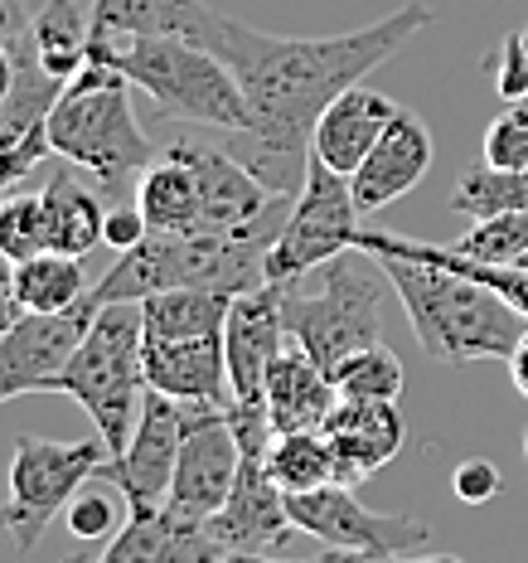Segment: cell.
I'll return each instance as SVG.
<instances>
[{"label":"cell","instance_id":"31","mask_svg":"<svg viewBox=\"0 0 528 563\" xmlns=\"http://www.w3.org/2000/svg\"><path fill=\"white\" fill-rule=\"evenodd\" d=\"M490 78H495V92L504 102L528 98V44H524V34H509V40L499 44V54L490 58Z\"/></svg>","mask_w":528,"mask_h":563},{"label":"cell","instance_id":"10","mask_svg":"<svg viewBox=\"0 0 528 563\" xmlns=\"http://www.w3.org/2000/svg\"><path fill=\"white\" fill-rule=\"evenodd\" d=\"M180 442H184V404L146 389L132 442H126L122 456H108V462H102L98 481H108V486L122 490V500H126L132 515L160 510L166 496H170L175 462H180Z\"/></svg>","mask_w":528,"mask_h":563},{"label":"cell","instance_id":"34","mask_svg":"<svg viewBox=\"0 0 528 563\" xmlns=\"http://www.w3.org/2000/svg\"><path fill=\"white\" fill-rule=\"evenodd\" d=\"M150 233L146 224V214H141V205L136 199H122V205H108V229H102V243L116 253H126V249H136L141 239Z\"/></svg>","mask_w":528,"mask_h":563},{"label":"cell","instance_id":"12","mask_svg":"<svg viewBox=\"0 0 528 563\" xmlns=\"http://www.w3.org/2000/svg\"><path fill=\"white\" fill-rule=\"evenodd\" d=\"M92 316H98V301L83 297L68 311H25L10 335H0V404L20 394H44L49 379L68 365V355L78 350V340L88 335Z\"/></svg>","mask_w":528,"mask_h":563},{"label":"cell","instance_id":"19","mask_svg":"<svg viewBox=\"0 0 528 563\" xmlns=\"http://www.w3.org/2000/svg\"><path fill=\"white\" fill-rule=\"evenodd\" d=\"M218 554L223 544L209 525H184L166 510H150V515H132L112 534L108 554L98 563H209Z\"/></svg>","mask_w":528,"mask_h":563},{"label":"cell","instance_id":"37","mask_svg":"<svg viewBox=\"0 0 528 563\" xmlns=\"http://www.w3.org/2000/svg\"><path fill=\"white\" fill-rule=\"evenodd\" d=\"M209 563H335V549H330V554H321V559H272V554H243V549H223V554L209 559Z\"/></svg>","mask_w":528,"mask_h":563},{"label":"cell","instance_id":"27","mask_svg":"<svg viewBox=\"0 0 528 563\" xmlns=\"http://www.w3.org/2000/svg\"><path fill=\"white\" fill-rule=\"evenodd\" d=\"M330 379H335L339 398H373V404H397L403 389H407L403 360H397L383 340H379V345L355 350V355H345L330 369Z\"/></svg>","mask_w":528,"mask_h":563},{"label":"cell","instance_id":"8","mask_svg":"<svg viewBox=\"0 0 528 563\" xmlns=\"http://www.w3.org/2000/svg\"><path fill=\"white\" fill-rule=\"evenodd\" d=\"M359 224L363 214L355 205V190H349V175L311 156L306 185H301L296 205L287 214V229L277 233L272 257H267V282H296L315 267H325L330 257L349 253Z\"/></svg>","mask_w":528,"mask_h":563},{"label":"cell","instance_id":"24","mask_svg":"<svg viewBox=\"0 0 528 563\" xmlns=\"http://www.w3.org/2000/svg\"><path fill=\"white\" fill-rule=\"evenodd\" d=\"M267 472L287 496H306L321 486H339V466L325 432H281L267 448Z\"/></svg>","mask_w":528,"mask_h":563},{"label":"cell","instance_id":"28","mask_svg":"<svg viewBox=\"0 0 528 563\" xmlns=\"http://www.w3.org/2000/svg\"><path fill=\"white\" fill-rule=\"evenodd\" d=\"M456 253L475 257V263H499L514 267L528 253V209H514V214H495V219H475L461 239L451 243Z\"/></svg>","mask_w":528,"mask_h":563},{"label":"cell","instance_id":"40","mask_svg":"<svg viewBox=\"0 0 528 563\" xmlns=\"http://www.w3.org/2000/svg\"><path fill=\"white\" fill-rule=\"evenodd\" d=\"M335 563H393V559L373 554V549H335Z\"/></svg>","mask_w":528,"mask_h":563},{"label":"cell","instance_id":"5","mask_svg":"<svg viewBox=\"0 0 528 563\" xmlns=\"http://www.w3.org/2000/svg\"><path fill=\"white\" fill-rule=\"evenodd\" d=\"M44 394H64L92 418L108 456H122L136 432L141 398H146V325L141 301L98 307L88 335L68 355V365L49 379Z\"/></svg>","mask_w":528,"mask_h":563},{"label":"cell","instance_id":"25","mask_svg":"<svg viewBox=\"0 0 528 563\" xmlns=\"http://www.w3.org/2000/svg\"><path fill=\"white\" fill-rule=\"evenodd\" d=\"M204 20V0H98V25L112 34H184V40H199Z\"/></svg>","mask_w":528,"mask_h":563},{"label":"cell","instance_id":"30","mask_svg":"<svg viewBox=\"0 0 528 563\" xmlns=\"http://www.w3.org/2000/svg\"><path fill=\"white\" fill-rule=\"evenodd\" d=\"M485 161L499 170H528V108L524 102H509L485 126Z\"/></svg>","mask_w":528,"mask_h":563},{"label":"cell","instance_id":"1","mask_svg":"<svg viewBox=\"0 0 528 563\" xmlns=\"http://www.w3.org/2000/svg\"><path fill=\"white\" fill-rule=\"evenodd\" d=\"M431 25V10L413 5L373 20L363 30L345 34H267L233 15L209 10L199 44L214 49L233 68L243 98H248V132H209L223 151L248 166L272 195H301L311 170V136L321 112L339 92L383 68L393 54H403L422 30Z\"/></svg>","mask_w":528,"mask_h":563},{"label":"cell","instance_id":"11","mask_svg":"<svg viewBox=\"0 0 528 563\" xmlns=\"http://www.w3.org/2000/svg\"><path fill=\"white\" fill-rule=\"evenodd\" d=\"M287 515L301 534L330 549H373V554H407L427 544V525L413 515H379L355 496V486H321L306 496H287Z\"/></svg>","mask_w":528,"mask_h":563},{"label":"cell","instance_id":"41","mask_svg":"<svg viewBox=\"0 0 528 563\" xmlns=\"http://www.w3.org/2000/svg\"><path fill=\"white\" fill-rule=\"evenodd\" d=\"M397 563H465V559H456V554H417V559H397Z\"/></svg>","mask_w":528,"mask_h":563},{"label":"cell","instance_id":"22","mask_svg":"<svg viewBox=\"0 0 528 563\" xmlns=\"http://www.w3.org/2000/svg\"><path fill=\"white\" fill-rule=\"evenodd\" d=\"M136 205H141V214H146V224L160 229V233L199 229V219H204V209H199V180H194V170L184 166L175 151H166V146H160L156 166L141 175Z\"/></svg>","mask_w":528,"mask_h":563},{"label":"cell","instance_id":"35","mask_svg":"<svg viewBox=\"0 0 528 563\" xmlns=\"http://www.w3.org/2000/svg\"><path fill=\"white\" fill-rule=\"evenodd\" d=\"M0 44L15 54L30 49V20H25V0H0Z\"/></svg>","mask_w":528,"mask_h":563},{"label":"cell","instance_id":"44","mask_svg":"<svg viewBox=\"0 0 528 563\" xmlns=\"http://www.w3.org/2000/svg\"><path fill=\"white\" fill-rule=\"evenodd\" d=\"M519 34H524V44H528V30H519Z\"/></svg>","mask_w":528,"mask_h":563},{"label":"cell","instance_id":"39","mask_svg":"<svg viewBox=\"0 0 528 563\" xmlns=\"http://www.w3.org/2000/svg\"><path fill=\"white\" fill-rule=\"evenodd\" d=\"M504 365H509V379H514V389H519V394L528 398V331H524V340H519V345H514V355L504 360Z\"/></svg>","mask_w":528,"mask_h":563},{"label":"cell","instance_id":"21","mask_svg":"<svg viewBox=\"0 0 528 563\" xmlns=\"http://www.w3.org/2000/svg\"><path fill=\"white\" fill-rule=\"evenodd\" d=\"M92 30H98V0H44L30 25V49L44 74L68 84L88 64Z\"/></svg>","mask_w":528,"mask_h":563},{"label":"cell","instance_id":"18","mask_svg":"<svg viewBox=\"0 0 528 563\" xmlns=\"http://www.w3.org/2000/svg\"><path fill=\"white\" fill-rule=\"evenodd\" d=\"M262 404H267V422L281 438V432H321L330 408L339 404V394H335L330 369L315 365L296 340H287V350L277 355L272 374H267Z\"/></svg>","mask_w":528,"mask_h":563},{"label":"cell","instance_id":"4","mask_svg":"<svg viewBox=\"0 0 528 563\" xmlns=\"http://www.w3.org/2000/svg\"><path fill=\"white\" fill-rule=\"evenodd\" d=\"M166 117L199 132H248V98L214 49L184 34H112L92 30V49Z\"/></svg>","mask_w":528,"mask_h":563},{"label":"cell","instance_id":"23","mask_svg":"<svg viewBox=\"0 0 528 563\" xmlns=\"http://www.w3.org/2000/svg\"><path fill=\"white\" fill-rule=\"evenodd\" d=\"M10 282H15V301L20 311H68L88 297V277L78 267V257H64V253H34L25 263L10 267Z\"/></svg>","mask_w":528,"mask_h":563},{"label":"cell","instance_id":"38","mask_svg":"<svg viewBox=\"0 0 528 563\" xmlns=\"http://www.w3.org/2000/svg\"><path fill=\"white\" fill-rule=\"evenodd\" d=\"M15 84H20V58H15V49L0 44V112H5V102L15 98Z\"/></svg>","mask_w":528,"mask_h":563},{"label":"cell","instance_id":"32","mask_svg":"<svg viewBox=\"0 0 528 563\" xmlns=\"http://www.w3.org/2000/svg\"><path fill=\"white\" fill-rule=\"evenodd\" d=\"M68 515V534L74 539H108L116 534V506L108 490H88V496H74Z\"/></svg>","mask_w":528,"mask_h":563},{"label":"cell","instance_id":"36","mask_svg":"<svg viewBox=\"0 0 528 563\" xmlns=\"http://www.w3.org/2000/svg\"><path fill=\"white\" fill-rule=\"evenodd\" d=\"M20 301H15V282H10V263L0 257V335H10V325L20 321Z\"/></svg>","mask_w":528,"mask_h":563},{"label":"cell","instance_id":"16","mask_svg":"<svg viewBox=\"0 0 528 563\" xmlns=\"http://www.w3.org/2000/svg\"><path fill=\"white\" fill-rule=\"evenodd\" d=\"M325 438H330L339 486H359L379 466H389L407 442V422L397 404H373V398H339L325 418Z\"/></svg>","mask_w":528,"mask_h":563},{"label":"cell","instance_id":"20","mask_svg":"<svg viewBox=\"0 0 528 563\" xmlns=\"http://www.w3.org/2000/svg\"><path fill=\"white\" fill-rule=\"evenodd\" d=\"M44 224H49V253L64 257H83L102 243V229H108V199L102 190H88L78 180V170H54L44 180Z\"/></svg>","mask_w":528,"mask_h":563},{"label":"cell","instance_id":"42","mask_svg":"<svg viewBox=\"0 0 528 563\" xmlns=\"http://www.w3.org/2000/svg\"><path fill=\"white\" fill-rule=\"evenodd\" d=\"M514 267H524V273H528V253H524V257H519V263H514Z\"/></svg>","mask_w":528,"mask_h":563},{"label":"cell","instance_id":"14","mask_svg":"<svg viewBox=\"0 0 528 563\" xmlns=\"http://www.w3.org/2000/svg\"><path fill=\"white\" fill-rule=\"evenodd\" d=\"M166 151H175L199 180V209H204L199 229H243V224H252V219H262L281 199L267 190L233 151H223L214 136L175 132L166 141Z\"/></svg>","mask_w":528,"mask_h":563},{"label":"cell","instance_id":"43","mask_svg":"<svg viewBox=\"0 0 528 563\" xmlns=\"http://www.w3.org/2000/svg\"><path fill=\"white\" fill-rule=\"evenodd\" d=\"M524 456H528V432H524Z\"/></svg>","mask_w":528,"mask_h":563},{"label":"cell","instance_id":"45","mask_svg":"<svg viewBox=\"0 0 528 563\" xmlns=\"http://www.w3.org/2000/svg\"><path fill=\"white\" fill-rule=\"evenodd\" d=\"M524 108H528V98H524Z\"/></svg>","mask_w":528,"mask_h":563},{"label":"cell","instance_id":"13","mask_svg":"<svg viewBox=\"0 0 528 563\" xmlns=\"http://www.w3.org/2000/svg\"><path fill=\"white\" fill-rule=\"evenodd\" d=\"M287 287L281 282H262L252 291H238L228 301V321H223V355H228V389L233 398L262 404L267 374H272L277 355L287 350Z\"/></svg>","mask_w":528,"mask_h":563},{"label":"cell","instance_id":"2","mask_svg":"<svg viewBox=\"0 0 528 563\" xmlns=\"http://www.w3.org/2000/svg\"><path fill=\"white\" fill-rule=\"evenodd\" d=\"M389 273L417 345L441 365H480V360H509L528 331V316L499 297L495 287L437 257L413 253H373Z\"/></svg>","mask_w":528,"mask_h":563},{"label":"cell","instance_id":"33","mask_svg":"<svg viewBox=\"0 0 528 563\" xmlns=\"http://www.w3.org/2000/svg\"><path fill=\"white\" fill-rule=\"evenodd\" d=\"M451 490L461 506H485V500H495L504 490V476H499L495 462H485V456H465V462L451 472Z\"/></svg>","mask_w":528,"mask_h":563},{"label":"cell","instance_id":"26","mask_svg":"<svg viewBox=\"0 0 528 563\" xmlns=\"http://www.w3.org/2000/svg\"><path fill=\"white\" fill-rule=\"evenodd\" d=\"M451 209L475 219H495V214H514V209H528V170H499L490 161H480L456 180L451 190Z\"/></svg>","mask_w":528,"mask_h":563},{"label":"cell","instance_id":"15","mask_svg":"<svg viewBox=\"0 0 528 563\" xmlns=\"http://www.w3.org/2000/svg\"><path fill=\"white\" fill-rule=\"evenodd\" d=\"M431 170V132L417 112L397 108L389 122V132L379 136V146L363 156V166L349 175V190H355L359 214H379L393 199H403L407 190H417Z\"/></svg>","mask_w":528,"mask_h":563},{"label":"cell","instance_id":"29","mask_svg":"<svg viewBox=\"0 0 528 563\" xmlns=\"http://www.w3.org/2000/svg\"><path fill=\"white\" fill-rule=\"evenodd\" d=\"M34 253H49V224H44V199L40 195H15L0 199V257L10 267L25 263Z\"/></svg>","mask_w":528,"mask_h":563},{"label":"cell","instance_id":"9","mask_svg":"<svg viewBox=\"0 0 528 563\" xmlns=\"http://www.w3.org/2000/svg\"><path fill=\"white\" fill-rule=\"evenodd\" d=\"M238 466H243V448H238V438H233L228 408L184 404L180 462H175L170 496L160 510L175 515V520H184V525H209L223 506H228Z\"/></svg>","mask_w":528,"mask_h":563},{"label":"cell","instance_id":"3","mask_svg":"<svg viewBox=\"0 0 528 563\" xmlns=\"http://www.w3.org/2000/svg\"><path fill=\"white\" fill-rule=\"evenodd\" d=\"M49 146L68 166L88 170L108 205L136 199L141 175L160 156L132 112V84L98 54H88V64L58 92L49 112Z\"/></svg>","mask_w":528,"mask_h":563},{"label":"cell","instance_id":"17","mask_svg":"<svg viewBox=\"0 0 528 563\" xmlns=\"http://www.w3.org/2000/svg\"><path fill=\"white\" fill-rule=\"evenodd\" d=\"M393 117H397V102L389 92H373L369 84H355L321 112L315 136H311V156L325 161V166L339 170V175H355L363 166V156L379 146V136L389 132Z\"/></svg>","mask_w":528,"mask_h":563},{"label":"cell","instance_id":"7","mask_svg":"<svg viewBox=\"0 0 528 563\" xmlns=\"http://www.w3.org/2000/svg\"><path fill=\"white\" fill-rule=\"evenodd\" d=\"M108 462V442H54L40 432H20L15 456H10V496L0 506V530L10 534V544L20 554H34L40 539L49 534L58 510L74 506V496L83 490Z\"/></svg>","mask_w":528,"mask_h":563},{"label":"cell","instance_id":"6","mask_svg":"<svg viewBox=\"0 0 528 563\" xmlns=\"http://www.w3.org/2000/svg\"><path fill=\"white\" fill-rule=\"evenodd\" d=\"M287 287V335L315 360V365L335 369L345 355L363 345H379V307L383 287H393L383 263L363 249H349L330 257L325 267L281 282Z\"/></svg>","mask_w":528,"mask_h":563}]
</instances>
